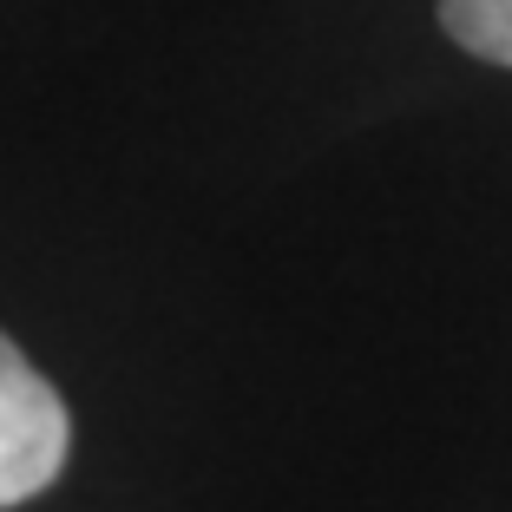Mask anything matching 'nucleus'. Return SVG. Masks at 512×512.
<instances>
[{
	"label": "nucleus",
	"instance_id": "1",
	"mask_svg": "<svg viewBox=\"0 0 512 512\" xmlns=\"http://www.w3.org/2000/svg\"><path fill=\"white\" fill-rule=\"evenodd\" d=\"M66 447H73V421L60 388L0 335V512L27 506L60 480Z\"/></svg>",
	"mask_w": 512,
	"mask_h": 512
},
{
	"label": "nucleus",
	"instance_id": "2",
	"mask_svg": "<svg viewBox=\"0 0 512 512\" xmlns=\"http://www.w3.org/2000/svg\"><path fill=\"white\" fill-rule=\"evenodd\" d=\"M440 27L467 46L473 60L512 66V0H440Z\"/></svg>",
	"mask_w": 512,
	"mask_h": 512
}]
</instances>
